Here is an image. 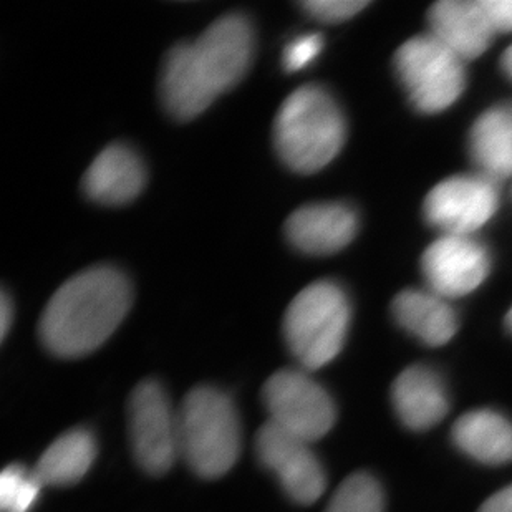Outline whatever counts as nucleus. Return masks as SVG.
<instances>
[{
	"label": "nucleus",
	"instance_id": "nucleus-20",
	"mask_svg": "<svg viewBox=\"0 0 512 512\" xmlns=\"http://www.w3.org/2000/svg\"><path fill=\"white\" fill-rule=\"evenodd\" d=\"M325 512H383L382 488L370 474H352L337 488Z\"/></svg>",
	"mask_w": 512,
	"mask_h": 512
},
{
	"label": "nucleus",
	"instance_id": "nucleus-6",
	"mask_svg": "<svg viewBox=\"0 0 512 512\" xmlns=\"http://www.w3.org/2000/svg\"><path fill=\"white\" fill-rule=\"evenodd\" d=\"M464 60L433 35L413 37L395 54V70L416 110L443 112L461 97L466 85Z\"/></svg>",
	"mask_w": 512,
	"mask_h": 512
},
{
	"label": "nucleus",
	"instance_id": "nucleus-23",
	"mask_svg": "<svg viewBox=\"0 0 512 512\" xmlns=\"http://www.w3.org/2000/svg\"><path fill=\"white\" fill-rule=\"evenodd\" d=\"M322 47H324V39L320 34L302 35V37L292 40L285 47L284 55H282L285 72H299L302 68L307 67L309 63L319 57Z\"/></svg>",
	"mask_w": 512,
	"mask_h": 512
},
{
	"label": "nucleus",
	"instance_id": "nucleus-10",
	"mask_svg": "<svg viewBox=\"0 0 512 512\" xmlns=\"http://www.w3.org/2000/svg\"><path fill=\"white\" fill-rule=\"evenodd\" d=\"M256 451L262 466L276 474L294 503L310 506L324 494L327 476L309 441L266 421L257 431Z\"/></svg>",
	"mask_w": 512,
	"mask_h": 512
},
{
	"label": "nucleus",
	"instance_id": "nucleus-17",
	"mask_svg": "<svg viewBox=\"0 0 512 512\" xmlns=\"http://www.w3.org/2000/svg\"><path fill=\"white\" fill-rule=\"evenodd\" d=\"M469 153L474 165L488 178L503 179L512 174V112L489 108L476 118L469 131Z\"/></svg>",
	"mask_w": 512,
	"mask_h": 512
},
{
	"label": "nucleus",
	"instance_id": "nucleus-27",
	"mask_svg": "<svg viewBox=\"0 0 512 512\" xmlns=\"http://www.w3.org/2000/svg\"><path fill=\"white\" fill-rule=\"evenodd\" d=\"M501 67H503L504 73L512 80V45L504 52L503 58H501Z\"/></svg>",
	"mask_w": 512,
	"mask_h": 512
},
{
	"label": "nucleus",
	"instance_id": "nucleus-1",
	"mask_svg": "<svg viewBox=\"0 0 512 512\" xmlns=\"http://www.w3.org/2000/svg\"><path fill=\"white\" fill-rule=\"evenodd\" d=\"M252 57L254 29L246 15L219 17L194 42L176 45L166 55L160 78L163 107L176 120H193L241 82Z\"/></svg>",
	"mask_w": 512,
	"mask_h": 512
},
{
	"label": "nucleus",
	"instance_id": "nucleus-4",
	"mask_svg": "<svg viewBox=\"0 0 512 512\" xmlns=\"http://www.w3.org/2000/svg\"><path fill=\"white\" fill-rule=\"evenodd\" d=\"M179 458L199 478L218 479L241 455V423L236 406L214 387H196L178 410Z\"/></svg>",
	"mask_w": 512,
	"mask_h": 512
},
{
	"label": "nucleus",
	"instance_id": "nucleus-12",
	"mask_svg": "<svg viewBox=\"0 0 512 512\" xmlns=\"http://www.w3.org/2000/svg\"><path fill=\"white\" fill-rule=\"evenodd\" d=\"M358 214L343 203H312L295 209L284 224L285 237L297 251L330 256L355 239Z\"/></svg>",
	"mask_w": 512,
	"mask_h": 512
},
{
	"label": "nucleus",
	"instance_id": "nucleus-16",
	"mask_svg": "<svg viewBox=\"0 0 512 512\" xmlns=\"http://www.w3.org/2000/svg\"><path fill=\"white\" fill-rule=\"evenodd\" d=\"M392 312L401 329L430 347L450 342L458 330L455 310L435 292L403 290L393 300Z\"/></svg>",
	"mask_w": 512,
	"mask_h": 512
},
{
	"label": "nucleus",
	"instance_id": "nucleus-14",
	"mask_svg": "<svg viewBox=\"0 0 512 512\" xmlns=\"http://www.w3.org/2000/svg\"><path fill=\"white\" fill-rule=\"evenodd\" d=\"M428 20L431 35L461 60L481 57L493 42L494 30L478 0H441L431 7Z\"/></svg>",
	"mask_w": 512,
	"mask_h": 512
},
{
	"label": "nucleus",
	"instance_id": "nucleus-21",
	"mask_svg": "<svg viewBox=\"0 0 512 512\" xmlns=\"http://www.w3.org/2000/svg\"><path fill=\"white\" fill-rule=\"evenodd\" d=\"M44 484L34 469L10 464L0 476V508L2 512H29L40 498Z\"/></svg>",
	"mask_w": 512,
	"mask_h": 512
},
{
	"label": "nucleus",
	"instance_id": "nucleus-5",
	"mask_svg": "<svg viewBox=\"0 0 512 512\" xmlns=\"http://www.w3.org/2000/svg\"><path fill=\"white\" fill-rule=\"evenodd\" d=\"M352 319L350 300L334 281H317L295 295L284 315V339L302 370H319L342 352Z\"/></svg>",
	"mask_w": 512,
	"mask_h": 512
},
{
	"label": "nucleus",
	"instance_id": "nucleus-24",
	"mask_svg": "<svg viewBox=\"0 0 512 512\" xmlns=\"http://www.w3.org/2000/svg\"><path fill=\"white\" fill-rule=\"evenodd\" d=\"M491 29L496 32H512V0H478Z\"/></svg>",
	"mask_w": 512,
	"mask_h": 512
},
{
	"label": "nucleus",
	"instance_id": "nucleus-9",
	"mask_svg": "<svg viewBox=\"0 0 512 512\" xmlns=\"http://www.w3.org/2000/svg\"><path fill=\"white\" fill-rule=\"evenodd\" d=\"M494 179L484 174H461L445 179L425 199V219L450 236H471L498 211Z\"/></svg>",
	"mask_w": 512,
	"mask_h": 512
},
{
	"label": "nucleus",
	"instance_id": "nucleus-19",
	"mask_svg": "<svg viewBox=\"0 0 512 512\" xmlns=\"http://www.w3.org/2000/svg\"><path fill=\"white\" fill-rule=\"evenodd\" d=\"M97 458L95 436L83 428L67 431L40 456L34 471L44 486H70L80 481Z\"/></svg>",
	"mask_w": 512,
	"mask_h": 512
},
{
	"label": "nucleus",
	"instance_id": "nucleus-7",
	"mask_svg": "<svg viewBox=\"0 0 512 512\" xmlns=\"http://www.w3.org/2000/svg\"><path fill=\"white\" fill-rule=\"evenodd\" d=\"M269 423L309 441L324 438L335 425L334 400L305 370H279L262 390Z\"/></svg>",
	"mask_w": 512,
	"mask_h": 512
},
{
	"label": "nucleus",
	"instance_id": "nucleus-25",
	"mask_svg": "<svg viewBox=\"0 0 512 512\" xmlns=\"http://www.w3.org/2000/svg\"><path fill=\"white\" fill-rule=\"evenodd\" d=\"M479 512H512V486L491 496Z\"/></svg>",
	"mask_w": 512,
	"mask_h": 512
},
{
	"label": "nucleus",
	"instance_id": "nucleus-13",
	"mask_svg": "<svg viewBox=\"0 0 512 512\" xmlns=\"http://www.w3.org/2000/svg\"><path fill=\"white\" fill-rule=\"evenodd\" d=\"M146 168L130 146L115 143L100 151L83 176V191L103 206L131 203L145 189Z\"/></svg>",
	"mask_w": 512,
	"mask_h": 512
},
{
	"label": "nucleus",
	"instance_id": "nucleus-26",
	"mask_svg": "<svg viewBox=\"0 0 512 512\" xmlns=\"http://www.w3.org/2000/svg\"><path fill=\"white\" fill-rule=\"evenodd\" d=\"M12 319H14L12 300H10L9 294L2 290V295H0V337H2V340H5V337L9 334Z\"/></svg>",
	"mask_w": 512,
	"mask_h": 512
},
{
	"label": "nucleus",
	"instance_id": "nucleus-2",
	"mask_svg": "<svg viewBox=\"0 0 512 512\" xmlns=\"http://www.w3.org/2000/svg\"><path fill=\"white\" fill-rule=\"evenodd\" d=\"M131 300L133 290L123 272L112 266L90 267L52 295L40 317V340L57 357H85L115 334Z\"/></svg>",
	"mask_w": 512,
	"mask_h": 512
},
{
	"label": "nucleus",
	"instance_id": "nucleus-8",
	"mask_svg": "<svg viewBox=\"0 0 512 512\" xmlns=\"http://www.w3.org/2000/svg\"><path fill=\"white\" fill-rule=\"evenodd\" d=\"M128 431L136 463L146 473H168L179 458L178 411L171 408L165 388L145 380L128 401Z\"/></svg>",
	"mask_w": 512,
	"mask_h": 512
},
{
	"label": "nucleus",
	"instance_id": "nucleus-11",
	"mask_svg": "<svg viewBox=\"0 0 512 512\" xmlns=\"http://www.w3.org/2000/svg\"><path fill=\"white\" fill-rule=\"evenodd\" d=\"M489 271L488 247L471 236L445 234L426 249L421 259L426 284L443 299L471 294L486 281Z\"/></svg>",
	"mask_w": 512,
	"mask_h": 512
},
{
	"label": "nucleus",
	"instance_id": "nucleus-18",
	"mask_svg": "<svg viewBox=\"0 0 512 512\" xmlns=\"http://www.w3.org/2000/svg\"><path fill=\"white\" fill-rule=\"evenodd\" d=\"M459 450L484 464L512 461V423L496 411H471L453 428Z\"/></svg>",
	"mask_w": 512,
	"mask_h": 512
},
{
	"label": "nucleus",
	"instance_id": "nucleus-3",
	"mask_svg": "<svg viewBox=\"0 0 512 512\" xmlns=\"http://www.w3.org/2000/svg\"><path fill=\"white\" fill-rule=\"evenodd\" d=\"M347 140V120L334 95L310 83L285 98L274 121V146L289 170L312 174L337 158Z\"/></svg>",
	"mask_w": 512,
	"mask_h": 512
},
{
	"label": "nucleus",
	"instance_id": "nucleus-22",
	"mask_svg": "<svg viewBox=\"0 0 512 512\" xmlns=\"http://www.w3.org/2000/svg\"><path fill=\"white\" fill-rule=\"evenodd\" d=\"M368 0H307L300 7L305 14L324 24H340L368 7Z\"/></svg>",
	"mask_w": 512,
	"mask_h": 512
},
{
	"label": "nucleus",
	"instance_id": "nucleus-15",
	"mask_svg": "<svg viewBox=\"0 0 512 512\" xmlns=\"http://www.w3.org/2000/svg\"><path fill=\"white\" fill-rule=\"evenodd\" d=\"M392 401L397 415L408 428L428 430L440 423L448 413V395L445 383L430 368H406L395 380Z\"/></svg>",
	"mask_w": 512,
	"mask_h": 512
},
{
	"label": "nucleus",
	"instance_id": "nucleus-28",
	"mask_svg": "<svg viewBox=\"0 0 512 512\" xmlns=\"http://www.w3.org/2000/svg\"><path fill=\"white\" fill-rule=\"evenodd\" d=\"M506 327H508L509 332L512 334V309L509 310V314L506 315Z\"/></svg>",
	"mask_w": 512,
	"mask_h": 512
}]
</instances>
